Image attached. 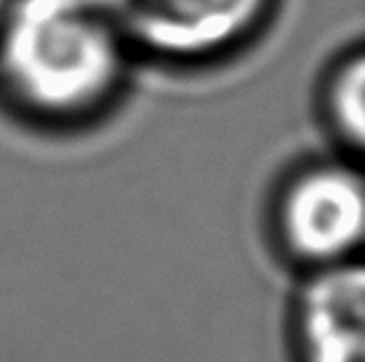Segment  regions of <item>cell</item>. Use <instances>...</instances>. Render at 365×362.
I'll list each match as a JSON object with an SVG mask.
<instances>
[{
  "label": "cell",
  "instance_id": "8992f818",
  "mask_svg": "<svg viewBox=\"0 0 365 362\" xmlns=\"http://www.w3.org/2000/svg\"><path fill=\"white\" fill-rule=\"evenodd\" d=\"M9 3H11V0H0V21H3L6 11H9Z\"/></svg>",
  "mask_w": 365,
  "mask_h": 362
},
{
  "label": "cell",
  "instance_id": "7a4b0ae2",
  "mask_svg": "<svg viewBox=\"0 0 365 362\" xmlns=\"http://www.w3.org/2000/svg\"><path fill=\"white\" fill-rule=\"evenodd\" d=\"M277 234L296 262L312 269L352 262L365 234V190L355 168L320 162L285 184Z\"/></svg>",
  "mask_w": 365,
  "mask_h": 362
},
{
  "label": "cell",
  "instance_id": "3957f363",
  "mask_svg": "<svg viewBox=\"0 0 365 362\" xmlns=\"http://www.w3.org/2000/svg\"><path fill=\"white\" fill-rule=\"evenodd\" d=\"M131 48L176 61L211 59L259 32L274 0H107Z\"/></svg>",
  "mask_w": 365,
  "mask_h": 362
},
{
  "label": "cell",
  "instance_id": "6da1fadb",
  "mask_svg": "<svg viewBox=\"0 0 365 362\" xmlns=\"http://www.w3.org/2000/svg\"><path fill=\"white\" fill-rule=\"evenodd\" d=\"M131 43L107 0H11L0 21V86L41 120H86L125 78Z\"/></svg>",
  "mask_w": 365,
  "mask_h": 362
},
{
  "label": "cell",
  "instance_id": "5b68a950",
  "mask_svg": "<svg viewBox=\"0 0 365 362\" xmlns=\"http://www.w3.org/2000/svg\"><path fill=\"white\" fill-rule=\"evenodd\" d=\"M328 120L346 147L357 152L365 139V59L352 51L328 83Z\"/></svg>",
  "mask_w": 365,
  "mask_h": 362
},
{
  "label": "cell",
  "instance_id": "277c9868",
  "mask_svg": "<svg viewBox=\"0 0 365 362\" xmlns=\"http://www.w3.org/2000/svg\"><path fill=\"white\" fill-rule=\"evenodd\" d=\"M302 362H365V272L360 262L320 267L294 314Z\"/></svg>",
  "mask_w": 365,
  "mask_h": 362
}]
</instances>
